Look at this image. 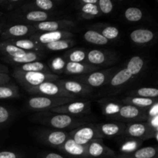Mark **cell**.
<instances>
[{
  "mask_svg": "<svg viewBox=\"0 0 158 158\" xmlns=\"http://www.w3.org/2000/svg\"><path fill=\"white\" fill-rule=\"evenodd\" d=\"M35 122L43 125L49 126L54 129L74 130L77 127L87 124V121L82 117H73L66 114H55L49 111L38 113L32 118Z\"/></svg>",
  "mask_w": 158,
  "mask_h": 158,
  "instance_id": "1",
  "label": "cell"
},
{
  "mask_svg": "<svg viewBox=\"0 0 158 158\" xmlns=\"http://www.w3.org/2000/svg\"><path fill=\"white\" fill-rule=\"evenodd\" d=\"M12 75L26 90L46 82H56L59 80V76L52 72H23L14 69Z\"/></svg>",
  "mask_w": 158,
  "mask_h": 158,
  "instance_id": "2",
  "label": "cell"
},
{
  "mask_svg": "<svg viewBox=\"0 0 158 158\" xmlns=\"http://www.w3.org/2000/svg\"><path fill=\"white\" fill-rule=\"evenodd\" d=\"M75 98L67 97H49L35 96L27 100L26 104L29 109L39 112L49 111L51 109L67 104L73 101H75Z\"/></svg>",
  "mask_w": 158,
  "mask_h": 158,
  "instance_id": "3",
  "label": "cell"
},
{
  "mask_svg": "<svg viewBox=\"0 0 158 158\" xmlns=\"http://www.w3.org/2000/svg\"><path fill=\"white\" fill-rule=\"evenodd\" d=\"M122 136L126 138L137 139L142 141L153 137H155L156 140H157V132L154 131L147 122H131L126 123V127Z\"/></svg>",
  "mask_w": 158,
  "mask_h": 158,
  "instance_id": "4",
  "label": "cell"
},
{
  "mask_svg": "<svg viewBox=\"0 0 158 158\" xmlns=\"http://www.w3.org/2000/svg\"><path fill=\"white\" fill-rule=\"evenodd\" d=\"M29 94L35 96L49 97H67V98H75L77 97L69 93L66 92L56 82H46L35 87L27 89Z\"/></svg>",
  "mask_w": 158,
  "mask_h": 158,
  "instance_id": "5",
  "label": "cell"
},
{
  "mask_svg": "<svg viewBox=\"0 0 158 158\" xmlns=\"http://www.w3.org/2000/svg\"><path fill=\"white\" fill-rule=\"evenodd\" d=\"M69 137L77 143L86 146L89 142L96 139H102V136L99 133L97 126L90 123L77 127L69 133Z\"/></svg>",
  "mask_w": 158,
  "mask_h": 158,
  "instance_id": "6",
  "label": "cell"
},
{
  "mask_svg": "<svg viewBox=\"0 0 158 158\" xmlns=\"http://www.w3.org/2000/svg\"><path fill=\"white\" fill-rule=\"evenodd\" d=\"M112 72L113 69L97 70L85 75L78 76L73 80L80 82L89 87H100L110 81L113 76Z\"/></svg>",
  "mask_w": 158,
  "mask_h": 158,
  "instance_id": "7",
  "label": "cell"
},
{
  "mask_svg": "<svg viewBox=\"0 0 158 158\" xmlns=\"http://www.w3.org/2000/svg\"><path fill=\"white\" fill-rule=\"evenodd\" d=\"M90 106L91 103L89 100H85V101H76L75 100L67 104L51 109L49 112L66 114V115L73 116V117H80V116L89 114L90 112Z\"/></svg>",
  "mask_w": 158,
  "mask_h": 158,
  "instance_id": "8",
  "label": "cell"
},
{
  "mask_svg": "<svg viewBox=\"0 0 158 158\" xmlns=\"http://www.w3.org/2000/svg\"><path fill=\"white\" fill-rule=\"evenodd\" d=\"M148 118L147 110L140 109L131 105L123 104L114 120L124 122H142Z\"/></svg>",
  "mask_w": 158,
  "mask_h": 158,
  "instance_id": "9",
  "label": "cell"
},
{
  "mask_svg": "<svg viewBox=\"0 0 158 158\" xmlns=\"http://www.w3.org/2000/svg\"><path fill=\"white\" fill-rule=\"evenodd\" d=\"M35 29L31 24H15L9 26L6 30H3L1 34V38L3 41L15 39H23V37H29L35 33Z\"/></svg>",
  "mask_w": 158,
  "mask_h": 158,
  "instance_id": "10",
  "label": "cell"
},
{
  "mask_svg": "<svg viewBox=\"0 0 158 158\" xmlns=\"http://www.w3.org/2000/svg\"><path fill=\"white\" fill-rule=\"evenodd\" d=\"M115 54L100 49H91L86 53V63L100 68L102 66H108L115 61Z\"/></svg>",
  "mask_w": 158,
  "mask_h": 158,
  "instance_id": "11",
  "label": "cell"
},
{
  "mask_svg": "<svg viewBox=\"0 0 158 158\" xmlns=\"http://www.w3.org/2000/svg\"><path fill=\"white\" fill-rule=\"evenodd\" d=\"M35 29L42 32H56V31H68L76 26V23L71 20H52V21H45L42 23L31 24Z\"/></svg>",
  "mask_w": 158,
  "mask_h": 158,
  "instance_id": "12",
  "label": "cell"
},
{
  "mask_svg": "<svg viewBox=\"0 0 158 158\" xmlns=\"http://www.w3.org/2000/svg\"><path fill=\"white\" fill-rule=\"evenodd\" d=\"M73 36V34L69 31H56V32L34 33L28 38L43 46V45L54 43L59 40H69Z\"/></svg>",
  "mask_w": 158,
  "mask_h": 158,
  "instance_id": "13",
  "label": "cell"
},
{
  "mask_svg": "<svg viewBox=\"0 0 158 158\" xmlns=\"http://www.w3.org/2000/svg\"><path fill=\"white\" fill-rule=\"evenodd\" d=\"M37 137L44 143L58 148L69 138V133L63 131L43 130L39 131Z\"/></svg>",
  "mask_w": 158,
  "mask_h": 158,
  "instance_id": "14",
  "label": "cell"
},
{
  "mask_svg": "<svg viewBox=\"0 0 158 158\" xmlns=\"http://www.w3.org/2000/svg\"><path fill=\"white\" fill-rule=\"evenodd\" d=\"M58 83L64 90L74 96H86L92 92V89L80 82L73 80H58Z\"/></svg>",
  "mask_w": 158,
  "mask_h": 158,
  "instance_id": "15",
  "label": "cell"
},
{
  "mask_svg": "<svg viewBox=\"0 0 158 158\" xmlns=\"http://www.w3.org/2000/svg\"><path fill=\"white\" fill-rule=\"evenodd\" d=\"M87 157L91 158H100L105 156L114 155V152L103 143L102 139H96L86 145Z\"/></svg>",
  "mask_w": 158,
  "mask_h": 158,
  "instance_id": "16",
  "label": "cell"
},
{
  "mask_svg": "<svg viewBox=\"0 0 158 158\" xmlns=\"http://www.w3.org/2000/svg\"><path fill=\"white\" fill-rule=\"evenodd\" d=\"M59 150L64 152L65 154L73 157L77 158H87L86 153V145L78 144L73 140L69 137L63 144L58 148Z\"/></svg>",
  "mask_w": 158,
  "mask_h": 158,
  "instance_id": "17",
  "label": "cell"
},
{
  "mask_svg": "<svg viewBox=\"0 0 158 158\" xmlns=\"http://www.w3.org/2000/svg\"><path fill=\"white\" fill-rule=\"evenodd\" d=\"M99 133L102 137H114L121 136L126 127V123H106L96 125Z\"/></svg>",
  "mask_w": 158,
  "mask_h": 158,
  "instance_id": "18",
  "label": "cell"
},
{
  "mask_svg": "<svg viewBox=\"0 0 158 158\" xmlns=\"http://www.w3.org/2000/svg\"><path fill=\"white\" fill-rule=\"evenodd\" d=\"M100 68L92 66L86 63H72L67 62L65 67L64 73L68 75H85L97 71Z\"/></svg>",
  "mask_w": 158,
  "mask_h": 158,
  "instance_id": "19",
  "label": "cell"
},
{
  "mask_svg": "<svg viewBox=\"0 0 158 158\" xmlns=\"http://www.w3.org/2000/svg\"><path fill=\"white\" fill-rule=\"evenodd\" d=\"M102 112L108 118L114 120L120 112L123 103L111 99H102L98 101Z\"/></svg>",
  "mask_w": 158,
  "mask_h": 158,
  "instance_id": "20",
  "label": "cell"
},
{
  "mask_svg": "<svg viewBox=\"0 0 158 158\" xmlns=\"http://www.w3.org/2000/svg\"><path fill=\"white\" fill-rule=\"evenodd\" d=\"M6 41L26 52H42L44 50L41 45L29 38L15 39V40H9Z\"/></svg>",
  "mask_w": 158,
  "mask_h": 158,
  "instance_id": "21",
  "label": "cell"
},
{
  "mask_svg": "<svg viewBox=\"0 0 158 158\" xmlns=\"http://www.w3.org/2000/svg\"><path fill=\"white\" fill-rule=\"evenodd\" d=\"M155 37L154 32L146 29H138L132 31L130 38L133 43L137 45H145L151 43Z\"/></svg>",
  "mask_w": 158,
  "mask_h": 158,
  "instance_id": "22",
  "label": "cell"
},
{
  "mask_svg": "<svg viewBox=\"0 0 158 158\" xmlns=\"http://www.w3.org/2000/svg\"><path fill=\"white\" fill-rule=\"evenodd\" d=\"M0 53L4 56V59L21 58L25 56L28 52L13 46L7 41H2L0 43Z\"/></svg>",
  "mask_w": 158,
  "mask_h": 158,
  "instance_id": "23",
  "label": "cell"
},
{
  "mask_svg": "<svg viewBox=\"0 0 158 158\" xmlns=\"http://www.w3.org/2000/svg\"><path fill=\"white\" fill-rule=\"evenodd\" d=\"M135 77L127 70L126 67L120 69L118 72L114 73L111 77L110 80L108 83H110V86L112 87H120L123 86L134 80Z\"/></svg>",
  "mask_w": 158,
  "mask_h": 158,
  "instance_id": "24",
  "label": "cell"
},
{
  "mask_svg": "<svg viewBox=\"0 0 158 158\" xmlns=\"http://www.w3.org/2000/svg\"><path fill=\"white\" fill-rule=\"evenodd\" d=\"M157 102V99L143 98L137 97H127L123 99L121 103L123 104L131 105L140 109L147 110L149 109L154 103Z\"/></svg>",
  "mask_w": 158,
  "mask_h": 158,
  "instance_id": "25",
  "label": "cell"
},
{
  "mask_svg": "<svg viewBox=\"0 0 158 158\" xmlns=\"http://www.w3.org/2000/svg\"><path fill=\"white\" fill-rule=\"evenodd\" d=\"M51 15L52 14L49 13V12H43V11H28L24 14V15L23 16V19H22L25 20L26 22H29V23H32V24H33V23L48 21Z\"/></svg>",
  "mask_w": 158,
  "mask_h": 158,
  "instance_id": "26",
  "label": "cell"
},
{
  "mask_svg": "<svg viewBox=\"0 0 158 158\" xmlns=\"http://www.w3.org/2000/svg\"><path fill=\"white\" fill-rule=\"evenodd\" d=\"M145 62L140 56H134L128 61L126 68L134 77L141 73L144 69Z\"/></svg>",
  "mask_w": 158,
  "mask_h": 158,
  "instance_id": "27",
  "label": "cell"
},
{
  "mask_svg": "<svg viewBox=\"0 0 158 158\" xmlns=\"http://www.w3.org/2000/svg\"><path fill=\"white\" fill-rule=\"evenodd\" d=\"M43 56L41 52H28L25 56L21 58H6L5 60L11 64H16L18 66L26 64V63H32V62L38 61Z\"/></svg>",
  "mask_w": 158,
  "mask_h": 158,
  "instance_id": "28",
  "label": "cell"
},
{
  "mask_svg": "<svg viewBox=\"0 0 158 158\" xmlns=\"http://www.w3.org/2000/svg\"><path fill=\"white\" fill-rule=\"evenodd\" d=\"M14 69L23 71V72H51L49 67L40 61H35L32 62V63L20 65V66H16Z\"/></svg>",
  "mask_w": 158,
  "mask_h": 158,
  "instance_id": "29",
  "label": "cell"
},
{
  "mask_svg": "<svg viewBox=\"0 0 158 158\" xmlns=\"http://www.w3.org/2000/svg\"><path fill=\"white\" fill-rule=\"evenodd\" d=\"M19 97V88L13 83L0 85V100H8Z\"/></svg>",
  "mask_w": 158,
  "mask_h": 158,
  "instance_id": "30",
  "label": "cell"
},
{
  "mask_svg": "<svg viewBox=\"0 0 158 158\" xmlns=\"http://www.w3.org/2000/svg\"><path fill=\"white\" fill-rule=\"evenodd\" d=\"M86 52L85 49L79 48V49H71L65 54L63 58L66 62H72V63H86Z\"/></svg>",
  "mask_w": 158,
  "mask_h": 158,
  "instance_id": "31",
  "label": "cell"
},
{
  "mask_svg": "<svg viewBox=\"0 0 158 158\" xmlns=\"http://www.w3.org/2000/svg\"><path fill=\"white\" fill-rule=\"evenodd\" d=\"M83 38L88 43L91 44L99 45V46L106 45L109 43V40H106L104 36H103L100 32L96 31L95 29H89L86 31L83 35Z\"/></svg>",
  "mask_w": 158,
  "mask_h": 158,
  "instance_id": "32",
  "label": "cell"
},
{
  "mask_svg": "<svg viewBox=\"0 0 158 158\" xmlns=\"http://www.w3.org/2000/svg\"><path fill=\"white\" fill-rule=\"evenodd\" d=\"M80 16L83 19H92L101 14L97 4H80Z\"/></svg>",
  "mask_w": 158,
  "mask_h": 158,
  "instance_id": "33",
  "label": "cell"
},
{
  "mask_svg": "<svg viewBox=\"0 0 158 158\" xmlns=\"http://www.w3.org/2000/svg\"><path fill=\"white\" fill-rule=\"evenodd\" d=\"M96 28L95 30L100 32L103 36L107 40H114L118 38L120 35V31L115 26H105V25H99V26H94Z\"/></svg>",
  "mask_w": 158,
  "mask_h": 158,
  "instance_id": "34",
  "label": "cell"
},
{
  "mask_svg": "<svg viewBox=\"0 0 158 158\" xmlns=\"http://www.w3.org/2000/svg\"><path fill=\"white\" fill-rule=\"evenodd\" d=\"M74 44H75V41L72 39H69V40H59V41L54 42V43L43 45L42 46L43 47V49H47V50L61 51L72 47L73 46H74Z\"/></svg>",
  "mask_w": 158,
  "mask_h": 158,
  "instance_id": "35",
  "label": "cell"
},
{
  "mask_svg": "<svg viewBox=\"0 0 158 158\" xmlns=\"http://www.w3.org/2000/svg\"><path fill=\"white\" fill-rule=\"evenodd\" d=\"M55 7V2L51 0H36L29 3L25 9L29 11L39 10L43 12H48Z\"/></svg>",
  "mask_w": 158,
  "mask_h": 158,
  "instance_id": "36",
  "label": "cell"
},
{
  "mask_svg": "<svg viewBox=\"0 0 158 158\" xmlns=\"http://www.w3.org/2000/svg\"><path fill=\"white\" fill-rule=\"evenodd\" d=\"M129 97L157 99L158 97V89L154 87H142L130 92Z\"/></svg>",
  "mask_w": 158,
  "mask_h": 158,
  "instance_id": "37",
  "label": "cell"
},
{
  "mask_svg": "<svg viewBox=\"0 0 158 158\" xmlns=\"http://www.w3.org/2000/svg\"><path fill=\"white\" fill-rule=\"evenodd\" d=\"M157 155V148L154 147H146L140 148L132 153L130 158H156Z\"/></svg>",
  "mask_w": 158,
  "mask_h": 158,
  "instance_id": "38",
  "label": "cell"
},
{
  "mask_svg": "<svg viewBox=\"0 0 158 158\" xmlns=\"http://www.w3.org/2000/svg\"><path fill=\"white\" fill-rule=\"evenodd\" d=\"M66 60L63 57H55L51 60L49 63V68L53 71L54 74H60L64 73L65 67L66 65Z\"/></svg>",
  "mask_w": 158,
  "mask_h": 158,
  "instance_id": "39",
  "label": "cell"
},
{
  "mask_svg": "<svg viewBox=\"0 0 158 158\" xmlns=\"http://www.w3.org/2000/svg\"><path fill=\"white\" fill-rule=\"evenodd\" d=\"M124 16L129 22H138L143 18V12L137 7H130L125 10Z\"/></svg>",
  "mask_w": 158,
  "mask_h": 158,
  "instance_id": "40",
  "label": "cell"
},
{
  "mask_svg": "<svg viewBox=\"0 0 158 158\" xmlns=\"http://www.w3.org/2000/svg\"><path fill=\"white\" fill-rule=\"evenodd\" d=\"M141 143L142 140H140L127 138V140L121 144V150L124 152L133 153L134 151H137V148L141 145Z\"/></svg>",
  "mask_w": 158,
  "mask_h": 158,
  "instance_id": "41",
  "label": "cell"
},
{
  "mask_svg": "<svg viewBox=\"0 0 158 158\" xmlns=\"http://www.w3.org/2000/svg\"><path fill=\"white\" fill-rule=\"evenodd\" d=\"M97 6L101 13L110 14L114 9V2L111 0H98Z\"/></svg>",
  "mask_w": 158,
  "mask_h": 158,
  "instance_id": "42",
  "label": "cell"
},
{
  "mask_svg": "<svg viewBox=\"0 0 158 158\" xmlns=\"http://www.w3.org/2000/svg\"><path fill=\"white\" fill-rule=\"evenodd\" d=\"M12 114L9 109L3 106H0V125H4L10 120Z\"/></svg>",
  "mask_w": 158,
  "mask_h": 158,
  "instance_id": "43",
  "label": "cell"
},
{
  "mask_svg": "<svg viewBox=\"0 0 158 158\" xmlns=\"http://www.w3.org/2000/svg\"><path fill=\"white\" fill-rule=\"evenodd\" d=\"M147 123L154 130V131L157 132L158 130V116H155V117H148L147 120Z\"/></svg>",
  "mask_w": 158,
  "mask_h": 158,
  "instance_id": "44",
  "label": "cell"
},
{
  "mask_svg": "<svg viewBox=\"0 0 158 158\" xmlns=\"http://www.w3.org/2000/svg\"><path fill=\"white\" fill-rule=\"evenodd\" d=\"M148 117L158 116V103L157 102L154 103V104H153L152 106L149 108V110L148 111Z\"/></svg>",
  "mask_w": 158,
  "mask_h": 158,
  "instance_id": "45",
  "label": "cell"
},
{
  "mask_svg": "<svg viewBox=\"0 0 158 158\" xmlns=\"http://www.w3.org/2000/svg\"><path fill=\"white\" fill-rule=\"evenodd\" d=\"M20 2H21V1H19V0H6L3 6L6 7L8 10H11L15 6H16L17 4H19Z\"/></svg>",
  "mask_w": 158,
  "mask_h": 158,
  "instance_id": "46",
  "label": "cell"
},
{
  "mask_svg": "<svg viewBox=\"0 0 158 158\" xmlns=\"http://www.w3.org/2000/svg\"><path fill=\"white\" fill-rule=\"evenodd\" d=\"M19 154L12 151H0V158H18Z\"/></svg>",
  "mask_w": 158,
  "mask_h": 158,
  "instance_id": "47",
  "label": "cell"
},
{
  "mask_svg": "<svg viewBox=\"0 0 158 158\" xmlns=\"http://www.w3.org/2000/svg\"><path fill=\"white\" fill-rule=\"evenodd\" d=\"M10 82V76L9 74L0 73V85L6 84Z\"/></svg>",
  "mask_w": 158,
  "mask_h": 158,
  "instance_id": "48",
  "label": "cell"
},
{
  "mask_svg": "<svg viewBox=\"0 0 158 158\" xmlns=\"http://www.w3.org/2000/svg\"><path fill=\"white\" fill-rule=\"evenodd\" d=\"M45 158H64L62 155L55 153H49L45 156Z\"/></svg>",
  "mask_w": 158,
  "mask_h": 158,
  "instance_id": "49",
  "label": "cell"
},
{
  "mask_svg": "<svg viewBox=\"0 0 158 158\" xmlns=\"http://www.w3.org/2000/svg\"><path fill=\"white\" fill-rule=\"evenodd\" d=\"M0 73L9 74V68L6 65L0 63Z\"/></svg>",
  "mask_w": 158,
  "mask_h": 158,
  "instance_id": "50",
  "label": "cell"
},
{
  "mask_svg": "<svg viewBox=\"0 0 158 158\" xmlns=\"http://www.w3.org/2000/svg\"><path fill=\"white\" fill-rule=\"evenodd\" d=\"M98 0H81L80 4H97Z\"/></svg>",
  "mask_w": 158,
  "mask_h": 158,
  "instance_id": "51",
  "label": "cell"
},
{
  "mask_svg": "<svg viewBox=\"0 0 158 158\" xmlns=\"http://www.w3.org/2000/svg\"><path fill=\"white\" fill-rule=\"evenodd\" d=\"M2 32H3V25L0 24V35H1Z\"/></svg>",
  "mask_w": 158,
  "mask_h": 158,
  "instance_id": "52",
  "label": "cell"
},
{
  "mask_svg": "<svg viewBox=\"0 0 158 158\" xmlns=\"http://www.w3.org/2000/svg\"><path fill=\"white\" fill-rule=\"evenodd\" d=\"M5 2H6V0H0V6H4Z\"/></svg>",
  "mask_w": 158,
  "mask_h": 158,
  "instance_id": "53",
  "label": "cell"
},
{
  "mask_svg": "<svg viewBox=\"0 0 158 158\" xmlns=\"http://www.w3.org/2000/svg\"><path fill=\"white\" fill-rule=\"evenodd\" d=\"M123 158H130V157H123Z\"/></svg>",
  "mask_w": 158,
  "mask_h": 158,
  "instance_id": "54",
  "label": "cell"
}]
</instances>
